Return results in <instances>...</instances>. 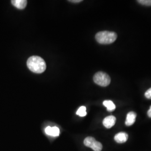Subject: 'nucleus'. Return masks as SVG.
I'll use <instances>...</instances> for the list:
<instances>
[{"mask_svg":"<svg viewBox=\"0 0 151 151\" xmlns=\"http://www.w3.org/2000/svg\"><path fill=\"white\" fill-rule=\"evenodd\" d=\"M93 79L96 84L102 87L108 86L111 82L110 76L103 72H97L93 76Z\"/></svg>","mask_w":151,"mask_h":151,"instance_id":"obj_3","label":"nucleus"},{"mask_svg":"<svg viewBox=\"0 0 151 151\" xmlns=\"http://www.w3.org/2000/svg\"><path fill=\"white\" fill-rule=\"evenodd\" d=\"M137 117V114L133 111H130L127 114V119L125 121V125L127 126H130L134 123L135 119Z\"/></svg>","mask_w":151,"mask_h":151,"instance_id":"obj_8","label":"nucleus"},{"mask_svg":"<svg viewBox=\"0 0 151 151\" xmlns=\"http://www.w3.org/2000/svg\"><path fill=\"white\" fill-rule=\"evenodd\" d=\"M95 38L97 42L100 44H110L113 43L116 40L117 34L113 32L103 31L97 32Z\"/></svg>","mask_w":151,"mask_h":151,"instance_id":"obj_2","label":"nucleus"},{"mask_svg":"<svg viewBox=\"0 0 151 151\" xmlns=\"http://www.w3.org/2000/svg\"><path fill=\"white\" fill-rule=\"evenodd\" d=\"M70 2H75V3H78L82 1V0H77V1H70Z\"/></svg>","mask_w":151,"mask_h":151,"instance_id":"obj_16","label":"nucleus"},{"mask_svg":"<svg viewBox=\"0 0 151 151\" xmlns=\"http://www.w3.org/2000/svg\"><path fill=\"white\" fill-rule=\"evenodd\" d=\"M147 114H148V116L150 117V118H151V106H150V110L148 111V112H147Z\"/></svg>","mask_w":151,"mask_h":151,"instance_id":"obj_15","label":"nucleus"},{"mask_svg":"<svg viewBox=\"0 0 151 151\" xmlns=\"http://www.w3.org/2000/svg\"><path fill=\"white\" fill-rule=\"evenodd\" d=\"M137 2L143 5L147 6H151V0H138Z\"/></svg>","mask_w":151,"mask_h":151,"instance_id":"obj_12","label":"nucleus"},{"mask_svg":"<svg viewBox=\"0 0 151 151\" xmlns=\"http://www.w3.org/2000/svg\"><path fill=\"white\" fill-rule=\"evenodd\" d=\"M45 132L47 134L49 135H52V128L50 127H48L45 128Z\"/></svg>","mask_w":151,"mask_h":151,"instance_id":"obj_14","label":"nucleus"},{"mask_svg":"<svg viewBox=\"0 0 151 151\" xmlns=\"http://www.w3.org/2000/svg\"><path fill=\"white\" fill-rule=\"evenodd\" d=\"M60 131L59 128L57 127H54L52 128V136L57 137L60 135Z\"/></svg>","mask_w":151,"mask_h":151,"instance_id":"obj_11","label":"nucleus"},{"mask_svg":"<svg viewBox=\"0 0 151 151\" xmlns=\"http://www.w3.org/2000/svg\"><path fill=\"white\" fill-rule=\"evenodd\" d=\"M145 96L147 99H151V87L145 92Z\"/></svg>","mask_w":151,"mask_h":151,"instance_id":"obj_13","label":"nucleus"},{"mask_svg":"<svg viewBox=\"0 0 151 151\" xmlns=\"http://www.w3.org/2000/svg\"><path fill=\"white\" fill-rule=\"evenodd\" d=\"M84 145L87 147H90L94 151H101L103 149V146L101 143L96 141L91 137H88L84 140Z\"/></svg>","mask_w":151,"mask_h":151,"instance_id":"obj_4","label":"nucleus"},{"mask_svg":"<svg viewBox=\"0 0 151 151\" xmlns=\"http://www.w3.org/2000/svg\"><path fill=\"white\" fill-rule=\"evenodd\" d=\"M128 139V135L125 132H120L114 137L115 140L118 143H123Z\"/></svg>","mask_w":151,"mask_h":151,"instance_id":"obj_6","label":"nucleus"},{"mask_svg":"<svg viewBox=\"0 0 151 151\" xmlns=\"http://www.w3.org/2000/svg\"><path fill=\"white\" fill-rule=\"evenodd\" d=\"M77 115H79L81 117H83V116H85L86 115V108L85 106H81L80 108L78 109V110H77Z\"/></svg>","mask_w":151,"mask_h":151,"instance_id":"obj_10","label":"nucleus"},{"mask_svg":"<svg viewBox=\"0 0 151 151\" xmlns=\"http://www.w3.org/2000/svg\"><path fill=\"white\" fill-rule=\"evenodd\" d=\"M27 67L32 72L40 74L44 72L47 68L44 60L40 57L34 55L30 57L27 60Z\"/></svg>","mask_w":151,"mask_h":151,"instance_id":"obj_1","label":"nucleus"},{"mask_svg":"<svg viewBox=\"0 0 151 151\" xmlns=\"http://www.w3.org/2000/svg\"><path fill=\"white\" fill-rule=\"evenodd\" d=\"M27 0H12L11 4L18 9H24L27 5Z\"/></svg>","mask_w":151,"mask_h":151,"instance_id":"obj_7","label":"nucleus"},{"mask_svg":"<svg viewBox=\"0 0 151 151\" xmlns=\"http://www.w3.org/2000/svg\"><path fill=\"white\" fill-rule=\"evenodd\" d=\"M103 105L107 108L109 111H112L115 109L116 106L113 102L111 100H105L103 102Z\"/></svg>","mask_w":151,"mask_h":151,"instance_id":"obj_9","label":"nucleus"},{"mask_svg":"<svg viewBox=\"0 0 151 151\" xmlns=\"http://www.w3.org/2000/svg\"><path fill=\"white\" fill-rule=\"evenodd\" d=\"M116 123V118L113 116L110 115L106 117L103 120V125L106 128H111L113 127Z\"/></svg>","mask_w":151,"mask_h":151,"instance_id":"obj_5","label":"nucleus"}]
</instances>
